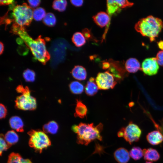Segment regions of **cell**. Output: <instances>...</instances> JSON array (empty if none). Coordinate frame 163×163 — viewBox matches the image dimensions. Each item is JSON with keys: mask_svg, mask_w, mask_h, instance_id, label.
Returning <instances> with one entry per match:
<instances>
[{"mask_svg": "<svg viewBox=\"0 0 163 163\" xmlns=\"http://www.w3.org/2000/svg\"><path fill=\"white\" fill-rule=\"evenodd\" d=\"M12 32L18 35L30 49L35 57L43 65H45L50 59V56L46 50L45 40L39 36L33 40L26 31L25 27L13 24Z\"/></svg>", "mask_w": 163, "mask_h": 163, "instance_id": "cell-1", "label": "cell"}, {"mask_svg": "<svg viewBox=\"0 0 163 163\" xmlns=\"http://www.w3.org/2000/svg\"><path fill=\"white\" fill-rule=\"evenodd\" d=\"M103 128V125L101 123L95 126L92 123L86 124L81 123L78 125H73L72 129L77 134V143L87 145L96 139L102 140L101 133Z\"/></svg>", "mask_w": 163, "mask_h": 163, "instance_id": "cell-2", "label": "cell"}, {"mask_svg": "<svg viewBox=\"0 0 163 163\" xmlns=\"http://www.w3.org/2000/svg\"><path fill=\"white\" fill-rule=\"evenodd\" d=\"M163 27V22L160 18L149 15L140 19L135 25L136 30L143 36L154 41Z\"/></svg>", "mask_w": 163, "mask_h": 163, "instance_id": "cell-3", "label": "cell"}, {"mask_svg": "<svg viewBox=\"0 0 163 163\" xmlns=\"http://www.w3.org/2000/svg\"><path fill=\"white\" fill-rule=\"evenodd\" d=\"M12 16L14 24L18 26L24 27L28 26L33 18V11L26 3L17 5L13 9Z\"/></svg>", "mask_w": 163, "mask_h": 163, "instance_id": "cell-4", "label": "cell"}, {"mask_svg": "<svg viewBox=\"0 0 163 163\" xmlns=\"http://www.w3.org/2000/svg\"><path fill=\"white\" fill-rule=\"evenodd\" d=\"M30 136L29 146L36 152L41 153L44 149L51 145V142L48 136L43 131L31 129L27 133Z\"/></svg>", "mask_w": 163, "mask_h": 163, "instance_id": "cell-5", "label": "cell"}, {"mask_svg": "<svg viewBox=\"0 0 163 163\" xmlns=\"http://www.w3.org/2000/svg\"><path fill=\"white\" fill-rule=\"evenodd\" d=\"M15 107L24 110H33L37 108L36 99L30 94H22L18 96L15 100Z\"/></svg>", "mask_w": 163, "mask_h": 163, "instance_id": "cell-6", "label": "cell"}, {"mask_svg": "<svg viewBox=\"0 0 163 163\" xmlns=\"http://www.w3.org/2000/svg\"><path fill=\"white\" fill-rule=\"evenodd\" d=\"M95 82L98 89L103 90L113 89L117 83L114 76L109 71L99 73L96 78Z\"/></svg>", "mask_w": 163, "mask_h": 163, "instance_id": "cell-7", "label": "cell"}, {"mask_svg": "<svg viewBox=\"0 0 163 163\" xmlns=\"http://www.w3.org/2000/svg\"><path fill=\"white\" fill-rule=\"evenodd\" d=\"M123 132L125 139L130 144L138 141L140 137L142 131L136 124L130 122L125 128L121 129Z\"/></svg>", "mask_w": 163, "mask_h": 163, "instance_id": "cell-8", "label": "cell"}, {"mask_svg": "<svg viewBox=\"0 0 163 163\" xmlns=\"http://www.w3.org/2000/svg\"><path fill=\"white\" fill-rule=\"evenodd\" d=\"M156 57L145 59L142 62V69L145 75L151 76L155 75L158 72L159 66Z\"/></svg>", "mask_w": 163, "mask_h": 163, "instance_id": "cell-9", "label": "cell"}, {"mask_svg": "<svg viewBox=\"0 0 163 163\" xmlns=\"http://www.w3.org/2000/svg\"><path fill=\"white\" fill-rule=\"evenodd\" d=\"M92 18L95 24L102 28L107 25L109 26L110 24V17L107 13L104 11H101L92 17Z\"/></svg>", "mask_w": 163, "mask_h": 163, "instance_id": "cell-10", "label": "cell"}, {"mask_svg": "<svg viewBox=\"0 0 163 163\" xmlns=\"http://www.w3.org/2000/svg\"><path fill=\"white\" fill-rule=\"evenodd\" d=\"M114 157L119 163H126L129 160L130 155L127 150L124 148H120L114 152Z\"/></svg>", "mask_w": 163, "mask_h": 163, "instance_id": "cell-11", "label": "cell"}, {"mask_svg": "<svg viewBox=\"0 0 163 163\" xmlns=\"http://www.w3.org/2000/svg\"><path fill=\"white\" fill-rule=\"evenodd\" d=\"M148 142L153 145H158L163 141V136L159 131L155 130L148 133L146 136Z\"/></svg>", "mask_w": 163, "mask_h": 163, "instance_id": "cell-12", "label": "cell"}, {"mask_svg": "<svg viewBox=\"0 0 163 163\" xmlns=\"http://www.w3.org/2000/svg\"><path fill=\"white\" fill-rule=\"evenodd\" d=\"M125 67L128 72L134 73L137 72L140 68V64L138 60L133 58H129L126 61Z\"/></svg>", "mask_w": 163, "mask_h": 163, "instance_id": "cell-13", "label": "cell"}, {"mask_svg": "<svg viewBox=\"0 0 163 163\" xmlns=\"http://www.w3.org/2000/svg\"><path fill=\"white\" fill-rule=\"evenodd\" d=\"M71 73L74 78L78 80H84L87 77L86 70L84 67L81 66H75L72 71Z\"/></svg>", "mask_w": 163, "mask_h": 163, "instance_id": "cell-14", "label": "cell"}, {"mask_svg": "<svg viewBox=\"0 0 163 163\" xmlns=\"http://www.w3.org/2000/svg\"><path fill=\"white\" fill-rule=\"evenodd\" d=\"M9 123L10 127L17 131L20 132H24V123L21 119L19 117H12L9 120Z\"/></svg>", "mask_w": 163, "mask_h": 163, "instance_id": "cell-15", "label": "cell"}, {"mask_svg": "<svg viewBox=\"0 0 163 163\" xmlns=\"http://www.w3.org/2000/svg\"><path fill=\"white\" fill-rule=\"evenodd\" d=\"M145 160L149 161H156L160 158V155L155 149L149 148L143 150Z\"/></svg>", "mask_w": 163, "mask_h": 163, "instance_id": "cell-16", "label": "cell"}, {"mask_svg": "<svg viewBox=\"0 0 163 163\" xmlns=\"http://www.w3.org/2000/svg\"><path fill=\"white\" fill-rule=\"evenodd\" d=\"M93 77H91L86 83L85 87V91L87 95L93 96L96 94L99 89Z\"/></svg>", "mask_w": 163, "mask_h": 163, "instance_id": "cell-17", "label": "cell"}, {"mask_svg": "<svg viewBox=\"0 0 163 163\" xmlns=\"http://www.w3.org/2000/svg\"><path fill=\"white\" fill-rule=\"evenodd\" d=\"M87 111V108L86 105L80 100L76 99L75 117L83 118L85 117H86Z\"/></svg>", "mask_w": 163, "mask_h": 163, "instance_id": "cell-18", "label": "cell"}, {"mask_svg": "<svg viewBox=\"0 0 163 163\" xmlns=\"http://www.w3.org/2000/svg\"><path fill=\"white\" fill-rule=\"evenodd\" d=\"M107 13L110 16L118 13L121 9L116 0H107Z\"/></svg>", "mask_w": 163, "mask_h": 163, "instance_id": "cell-19", "label": "cell"}, {"mask_svg": "<svg viewBox=\"0 0 163 163\" xmlns=\"http://www.w3.org/2000/svg\"><path fill=\"white\" fill-rule=\"evenodd\" d=\"M4 137L9 147L17 143L19 139L18 134L13 130L8 131L5 134Z\"/></svg>", "mask_w": 163, "mask_h": 163, "instance_id": "cell-20", "label": "cell"}, {"mask_svg": "<svg viewBox=\"0 0 163 163\" xmlns=\"http://www.w3.org/2000/svg\"><path fill=\"white\" fill-rule=\"evenodd\" d=\"M59 129L57 123L54 121L49 122L44 124L43 127V131L45 133H49L54 134L56 133Z\"/></svg>", "mask_w": 163, "mask_h": 163, "instance_id": "cell-21", "label": "cell"}, {"mask_svg": "<svg viewBox=\"0 0 163 163\" xmlns=\"http://www.w3.org/2000/svg\"><path fill=\"white\" fill-rule=\"evenodd\" d=\"M85 39L83 34L78 32L75 33L72 39V42L77 47L83 46L86 43Z\"/></svg>", "mask_w": 163, "mask_h": 163, "instance_id": "cell-22", "label": "cell"}, {"mask_svg": "<svg viewBox=\"0 0 163 163\" xmlns=\"http://www.w3.org/2000/svg\"><path fill=\"white\" fill-rule=\"evenodd\" d=\"M71 92L74 94H80L82 93L84 90L83 85L77 81L71 82L69 85Z\"/></svg>", "mask_w": 163, "mask_h": 163, "instance_id": "cell-23", "label": "cell"}, {"mask_svg": "<svg viewBox=\"0 0 163 163\" xmlns=\"http://www.w3.org/2000/svg\"><path fill=\"white\" fill-rule=\"evenodd\" d=\"M129 154L130 156L136 160L140 159L143 156V150L138 147H133L130 150Z\"/></svg>", "mask_w": 163, "mask_h": 163, "instance_id": "cell-24", "label": "cell"}, {"mask_svg": "<svg viewBox=\"0 0 163 163\" xmlns=\"http://www.w3.org/2000/svg\"><path fill=\"white\" fill-rule=\"evenodd\" d=\"M67 4L66 0H56L53 2L52 7L54 9L62 12L66 9Z\"/></svg>", "mask_w": 163, "mask_h": 163, "instance_id": "cell-25", "label": "cell"}, {"mask_svg": "<svg viewBox=\"0 0 163 163\" xmlns=\"http://www.w3.org/2000/svg\"><path fill=\"white\" fill-rule=\"evenodd\" d=\"M43 23L49 27L54 26L56 23V19L54 14L52 13H48L46 14L43 19Z\"/></svg>", "mask_w": 163, "mask_h": 163, "instance_id": "cell-26", "label": "cell"}, {"mask_svg": "<svg viewBox=\"0 0 163 163\" xmlns=\"http://www.w3.org/2000/svg\"><path fill=\"white\" fill-rule=\"evenodd\" d=\"M46 15L45 9L41 7L38 8L33 11V18L37 21L42 20L44 18Z\"/></svg>", "mask_w": 163, "mask_h": 163, "instance_id": "cell-27", "label": "cell"}, {"mask_svg": "<svg viewBox=\"0 0 163 163\" xmlns=\"http://www.w3.org/2000/svg\"><path fill=\"white\" fill-rule=\"evenodd\" d=\"M23 76L26 82H33L35 79L36 74L33 70L28 69L24 71Z\"/></svg>", "mask_w": 163, "mask_h": 163, "instance_id": "cell-28", "label": "cell"}, {"mask_svg": "<svg viewBox=\"0 0 163 163\" xmlns=\"http://www.w3.org/2000/svg\"><path fill=\"white\" fill-rule=\"evenodd\" d=\"M23 158L19 154L12 152L8 156L7 163H22Z\"/></svg>", "mask_w": 163, "mask_h": 163, "instance_id": "cell-29", "label": "cell"}, {"mask_svg": "<svg viewBox=\"0 0 163 163\" xmlns=\"http://www.w3.org/2000/svg\"><path fill=\"white\" fill-rule=\"evenodd\" d=\"M0 139V155H1L3 152L4 151L6 150L8 148H9V147L5 139L4 136L3 134H1Z\"/></svg>", "mask_w": 163, "mask_h": 163, "instance_id": "cell-30", "label": "cell"}, {"mask_svg": "<svg viewBox=\"0 0 163 163\" xmlns=\"http://www.w3.org/2000/svg\"><path fill=\"white\" fill-rule=\"evenodd\" d=\"M16 90L18 93H21L22 94H30L31 92L28 87H24L22 85H19L17 86Z\"/></svg>", "mask_w": 163, "mask_h": 163, "instance_id": "cell-31", "label": "cell"}, {"mask_svg": "<svg viewBox=\"0 0 163 163\" xmlns=\"http://www.w3.org/2000/svg\"><path fill=\"white\" fill-rule=\"evenodd\" d=\"M116 1L121 8L131 7L133 5V3L130 2L126 0H116Z\"/></svg>", "mask_w": 163, "mask_h": 163, "instance_id": "cell-32", "label": "cell"}, {"mask_svg": "<svg viewBox=\"0 0 163 163\" xmlns=\"http://www.w3.org/2000/svg\"><path fill=\"white\" fill-rule=\"evenodd\" d=\"M7 110L5 106L3 104H0V118H5L7 115Z\"/></svg>", "mask_w": 163, "mask_h": 163, "instance_id": "cell-33", "label": "cell"}, {"mask_svg": "<svg viewBox=\"0 0 163 163\" xmlns=\"http://www.w3.org/2000/svg\"><path fill=\"white\" fill-rule=\"evenodd\" d=\"M156 58L158 65L163 66V50L159 51L157 53Z\"/></svg>", "mask_w": 163, "mask_h": 163, "instance_id": "cell-34", "label": "cell"}, {"mask_svg": "<svg viewBox=\"0 0 163 163\" xmlns=\"http://www.w3.org/2000/svg\"><path fill=\"white\" fill-rule=\"evenodd\" d=\"M30 7L34 8L37 7L40 5L41 1L39 0H28L27 1Z\"/></svg>", "mask_w": 163, "mask_h": 163, "instance_id": "cell-35", "label": "cell"}, {"mask_svg": "<svg viewBox=\"0 0 163 163\" xmlns=\"http://www.w3.org/2000/svg\"><path fill=\"white\" fill-rule=\"evenodd\" d=\"M82 32L85 39L88 40L92 38V34L88 29H84Z\"/></svg>", "mask_w": 163, "mask_h": 163, "instance_id": "cell-36", "label": "cell"}, {"mask_svg": "<svg viewBox=\"0 0 163 163\" xmlns=\"http://www.w3.org/2000/svg\"><path fill=\"white\" fill-rule=\"evenodd\" d=\"M70 1L72 5L76 7L82 6L83 3V1L82 0H71Z\"/></svg>", "mask_w": 163, "mask_h": 163, "instance_id": "cell-37", "label": "cell"}, {"mask_svg": "<svg viewBox=\"0 0 163 163\" xmlns=\"http://www.w3.org/2000/svg\"><path fill=\"white\" fill-rule=\"evenodd\" d=\"M14 2V1L11 0H0V4L1 5H6L13 4Z\"/></svg>", "mask_w": 163, "mask_h": 163, "instance_id": "cell-38", "label": "cell"}, {"mask_svg": "<svg viewBox=\"0 0 163 163\" xmlns=\"http://www.w3.org/2000/svg\"><path fill=\"white\" fill-rule=\"evenodd\" d=\"M110 66V64L108 62H104L102 63V68L104 69H107L109 68Z\"/></svg>", "mask_w": 163, "mask_h": 163, "instance_id": "cell-39", "label": "cell"}, {"mask_svg": "<svg viewBox=\"0 0 163 163\" xmlns=\"http://www.w3.org/2000/svg\"><path fill=\"white\" fill-rule=\"evenodd\" d=\"M158 45L159 48L163 50V41H160L158 43Z\"/></svg>", "mask_w": 163, "mask_h": 163, "instance_id": "cell-40", "label": "cell"}, {"mask_svg": "<svg viewBox=\"0 0 163 163\" xmlns=\"http://www.w3.org/2000/svg\"><path fill=\"white\" fill-rule=\"evenodd\" d=\"M0 54L1 55L3 52V51H4V48L3 44L1 42L0 43Z\"/></svg>", "mask_w": 163, "mask_h": 163, "instance_id": "cell-41", "label": "cell"}, {"mask_svg": "<svg viewBox=\"0 0 163 163\" xmlns=\"http://www.w3.org/2000/svg\"><path fill=\"white\" fill-rule=\"evenodd\" d=\"M22 163H32V162L29 159L23 158Z\"/></svg>", "mask_w": 163, "mask_h": 163, "instance_id": "cell-42", "label": "cell"}, {"mask_svg": "<svg viewBox=\"0 0 163 163\" xmlns=\"http://www.w3.org/2000/svg\"><path fill=\"white\" fill-rule=\"evenodd\" d=\"M145 163H152L150 161H148V162H146Z\"/></svg>", "mask_w": 163, "mask_h": 163, "instance_id": "cell-43", "label": "cell"}]
</instances>
